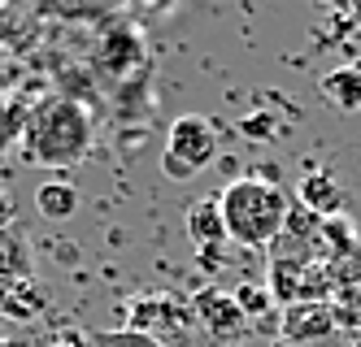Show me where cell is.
I'll use <instances>...</instances> for the list:
<instances>
[{
    "label": "cell",
    "mask_w": 361,
    "mask_h": 347,
    "mask_svg": "<svg viewBox=\"0 0 361 347\" xmlns=\"http://www.w3.org/2000/svg\"><path fill=\"white\" fill-rule=\"evenodd\" d=\"M218 208H222V226L231 244L262 252V248H274V239L283 234L292 196L266 174H240L218 191Z\"/></svg>",
    "instance_id": "6da1fadb"
},
{
    "label": "cell",
    "mask_w": 361,
    "mask_h": 347,
    "mask_svg": "<svg viewBox=\"0 0 361 347\" xmlns=\"http://www.w3.org/2000/svg\"><path fill=\"white\" fill-rule=\"evenodd\" d=\"M22 148L27 161L44 165V170H70L92 152V113L79 100L66 96H48L44 104H35L27 130H22Z\"/></svg>",
    "instance_id": "7a4b0ae2"
},
{
    "label": "cell",
    "mask_w": 361,
    "mask_h": 347,
    "mask_svg": "<svg viewBox=\"0 0 361 347\" xmlns=\"http://www.w3.org/2000/svg\"><path fill=\"white\" fill-rule=\"evenodd\" d=\"M222 152V130L214 118L204 113H183L174 118L166 130V148H161V174L170 182H192L204 174Z\"/></svg>",
    "instance_id": "3957f363"
},
{
    "label": "cell",
    "mask_w": 361,
    "mask_h": 347,
    "mask_svg": "<svg viewBox=\"0 0 361 347\" xmlns=\"http://www.w3.org/2000/svg\"><path fill=\"white\" fill-rule=\"evenodd\" d=\"M126 313V330H140L157 343H178L188 339L192 326H196V313H192V300L174 296V291H144L131 304L122 308Z\"/></svg>",
    "instance_id": "277c9868"
},
{
    "label": "cell",
    "mask_w": 361,
    "mask_h": 347,
    "mask_svg": "<svg viewBox=\"0 0 361 347\" xmlns=\"http://www.w3.org/2000/svg\"><path fill=\"white\" fill-rule=\"evenodd\" d=\"M188 239L196 248V265L204 274H222L226 270V226H222V208H218V196H204L196 204H188Z\"/></svg>",
    "instance_id": "5b68a950"
},
{
    "label": "cell",
    "mask_w": 361,
    "mask_h": 347,
    "mask_svg": "<svg viewBox=\"0 0 361 347\" xmlns=\"http://www.w3.org/2000/svg\"><path fill=\"white\" fill-rule=\"evenodd\" d=\"M192 313H196V326L209 334V339H218V343L240 339L248 330V317L235 304V291H226L218 282H204L196 291V296H192Z\"/></svg>",
    "instance_id": "8992f818"
},
{
    "label": "cell",
    "mask_w": 361,
    "mask_h": 347,
    "mask_svg": "<svg viewBox=\"0 0 361 347\" xmlns=\"http://www.w3.org/2000/svg\"><path fill=\"white\" fill-rule=\"evenodd\" d=\"M283 343H292V347H305V343H318L326 334H335L340 326H335V308L331 304H318V300H300L292 308H283Z\"/></svg>",
    "instance_id": "52a82bcc"
},
{
    "label": "cell",
    "mask_w": 361,
    "mask_h": 347,
    "mask_svg": "<svg viewBox=\"0 0 361 347\" xmlns=\"http://www.w3.org/2000/svg\"><path fill=\"white\" fill-rule=\"evenodd\" d=\"M296 204L300 208H309L314 217H340L344 213V204H348V196H344V187H340V178H335L331 170H322V165H309L305 170V178H300V187H296Z\"/></svg>",
    "instance_id": "ba28073f"
},
{
    "label": "cell",
    "mask_w": 361,
    "mask_h": 347,
    "mask_svg": "<svg viewBox=\"0 0 361 347\" xmlns=\"http://www.w3.org/2000/svg\"><path fill=\"white\" fill-rule=\"evenodd\" d=\"M22 282H31V248L18 230H0V304Z\"/></svg>",
    "instance_id": "9c48e42d"
},
{
    "label": "cell",
    "mask_w": 361,
    "mask_h": 347,
    "mask_svg": "<svg viewBox=\"0 0 361 347\" xmlns=\"http://www.w3.org/2000/svg\"><path fill=\"white\" fill-rule=\"evenodd\" d=\"M331 304L361 313V248H353L344 260L331 265Z\"/></svg>",
    "instance_id": "30bf717a"
},
{
    "label": "cell",
    "mask_w": 361,
    "mask_h": 347,
    "mask_svg": "<svg viewBox=\"0 0 361 347\" xmlns=\"http://www.w3.org/2000/svg\"><path fill=\"white\" fill-rule=\"evenodd\" d=\"M300 286H305V265H300V260L270 256V270H266V291H270L274 308H292V304H300Z\"/></svg>",
    "instance_id": "8fae6325"
},
{
    "label": "cell",
    "mask_w": 361,
    "mask_h": 347,
    "mask_svg": "<svg viewBox=\"0 0 361 347\" xmlns=\"http://www.w3.org/2000/svg\"><path fill=\"white\" fill-rule=\"evenodd\" d=\"M35 208L48 222H66V217H74V208H79V191H74V182H66V178H48V182L35 187Z\"/></svg>",
    "instance_id": "7c38bea8"
},
{
    "label": "cell",
    "mask_w": 361,
    "mask_h": 347,
    "mask_svg": "<svg viewBox=\"0 0 361 347\" xmlns=\"http://www.w3.org/2000/svg\"><path fill=\"white\" fill-rule=\"evenodd\" d=\"M322 96L344 113H361V65H340L322 78Z\"/></svg>",
    "instance_id": "4fadbf2b"
},
{
    "label": "cell",
    "mask_w": 361,
    "mask_h": 347,
    "mask_svg": "<svg viewBox=\"0 0 361 347\" xmlns=\"http://www.w3.org/2000/svg\"><path fill=\"white\" fill-rule=\"evenodd\" d=\"M235 304L244 308V317H248V322H262V317L274 308L270 291H266L262 282H240V286H235Z\"/></svg>",
    "instance_id": "5bb4252c"
},
{
    "label": "cell",
    "mask_w": 361,
    "mask_h": 347,
    "mask_svg": "<svg viewBox=\"0 0 361 347\" xmlns=\"http://www.w3.org/2000/svg\"><path fill=\"white\" fill-rule=\"evenodd\" d=\"M87 339H92V347H166V343L148 339L140 330H126V326H118V330H92Z\"/></svg>",
    "instance_id": "9a60e30c"
},
{
    "label": "cell",
    "mask_w": 361,
    "mask_h": 347,
    "mask_svg": "<svg viewBox=\"0 0 361 347\" xmlns=\"http://www.w3.org/2000/svg\"><path fill=\"white\" fill-rule=\"evenodd\" d=\"M53 347H92V339L79 334V330H61V334L53 339Z\"/></svg>",
    "instance_id": "2e32d148"
},
{
    "label": "cell",
    "mask_w": 361,
    "mask_h": 347,
    "mask_svg": "<svg viewBox=\"0 0 361 347\" xmlns=\"http://www.w3.org/2000/svg\"><path fill=\"white\" fill-rule=\"evenodd\" d=\"M9 222H13V200H9V191H0V230Z\"/></svg>",
    "instance_id": "e0dca14e"
},
{
    "label": "cell",
    "mask_w": 361,
    "mask_h": 347,
    "mask_svg": "<svg viewBox=\"0 0 361 347\" xmlns=\"http://www.w3.org/2000/svg\"><path fill=\"white\" fill-rule=\"evenodd\" d=\"M270 347H292V343H283V339H274V343H270Z\"/></svg>",
    "instance_id": "ac0fdd59"
},
{
    "label": "cell",
    "mask_w": 361,
    "mask_h": 347,
    "mask_svg": "<svg viewBox=\"0 0 361 347\" xmlns=\"http://www.w3.org/2000/svg\"><path fill=\"white\" fill-rule=\"evenodd\" d=\"M0 347H13V343H5V339H0Z\"/></svg>",
    "instance_id": "d6986e66"
},
{
    "label": "cell",
    "mask_w": 361,
    "mask_h": 347,
    "mask_svg": "<svg viewBox=\"0 0 361 347\" xmlns=\"http://www.w3.org/2000/svg\"><path fill=\"white\" fill-rule=\"evenodd\" d=\"M357 347H361V330H357Z\"/></svg>",
    "instance_id": "ffe728a7"
},
{
    "label": "cell",
    "mask_w": 361,
    "mask_h": 347,
    "mask_svg": "<svg viewBox=\"0 0 361 347\" xmlns=\"http://www.w3.org/2000/svg\"><path fill=\"white\" fill-rule=\"evenodd\" d=\"M231 347H244V343H231Z\"/></svg>",
    "instance_id": "44dd1931"
}]
</instances>
